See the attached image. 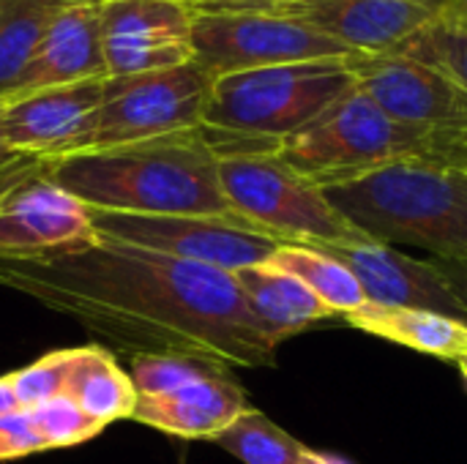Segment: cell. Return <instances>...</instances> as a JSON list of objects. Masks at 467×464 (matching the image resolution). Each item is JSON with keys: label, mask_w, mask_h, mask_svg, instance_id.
Segmentation results:
<instances>
[{"label": "cell", "mask_w": 467, "mask_h": 464, "mask_svg": "<svg viewBox=\"0 0 467 464\" xmlns=\"http://www.w3.org/2000/svg\"><path fill=\"white\" fill-rule=\"evenodd\" d=\"M0 287L38 301L101 342L137 356H189L263 369L276 345L233 273L107 238L0 260Z\"/></svg>", "instance_id": "1"}, {"label": "cell", "mask_w": 467, "mask_h": 464, "mask_svg": "<svg viewBox=\"0 0 467 464\" xmlns=\"http://www.w3.org/2000/svg\"><path fill=\"white\" fill-rule=\"evenodd\" d=\"M44 175L93 211L241 219L222 189L219 156L202 126L44 161Z\"/></svg>", "instance_id": "2"}, {"label": "cell", "mask_w": 467, "mask_h": 464, "mask_svg": "<svg viewBox=\"0 0 467 464\" xmlns=\"http://www.w3.org/2000/svg\"><path fill=\"white\" fill-rule=\"evenodd\" d=\"M276 156L328 189L402 164L467 170V134L400 123L356 85L306 129L282 139Z\"/></svg>", "instance_id": "3"}, {"label": "cell", "mask_w": 467, "mask_h": 464, "mask_svg": "<svg viewBox=\"0 0 467 464\" xmlns=\"http://www.w3.org/2000/svg\"><path fill=\"white\" fill-rule=\"evenodd\" d=\"M353 88L348 57L224 74L213 79L202 131L216 153L276 150Z\"/></svg>", "instance_id": "4"}, {"label": "cell", "mask_w": 467, "mask_h": 464, "mask_svg": "<svg viewBox=\"0 0 467 464\" xmlns=\"http://www.w3.org/2000/svg\"><path fill=\"white\" fill-rule=\"evenodd\" d=\"M323 194L378 243L421 246L438 260L467 263V170L402 164Z\"/></svg>", "instance_id": "5"}, {"label": "cell", "mask_w": 467, "mask_h": 464, "mask_svg": "<svg viewBox=\"0 0 467 464\" xmlns=\"http://www.w3.org/2000/svg\"><path fill=\"white\" fill-rule=\"evenodd\" d=\"M219 156V180L233 211L257 230L301 246L378 243L350 224L320 186L290 170L276 150H230Z\"/></svg>", "instance_id": "6"}, {"label": "cell", "mask_w": 467, "mask_h": 464, "mask_svg": "<svg viewBox=\"0 0 467 464\" xmlns=\"http://www.w3.org/2000/svg\"><path fill=\"white\" fill-rule=\"evenodd\" d=\"M213 77L194 60L172 68L107 77L93 148H112L202 126Z\"/></svg>", "instance_id": "7"}, {"label": "cell", "mask_w": 467, "mask_h": 464, "mask_svg": "<svg viewBox=\"0 0 467 464\" xmlns=\"http://www.w3.org/2000/svg\"><path fill=\"white\" fill-rule=\"evenodd\" d=\"M90 232L115 243L140 246L183 263L235 273L268 263L285 241L244 219L219 216H137L88 208Z\"/></svg>", "instance_id": "8"}, {"label": "cell", "mask_w": 467, "mask_h": 464, "mask_svg": "<svg viewBox=\"0 0 467 464\" xmlns=\"http://www.w3.org/2000/svg\"><path fill=\"white\" fill-rule=\"evenodd\" d=\"M192 55L213 79L224 74L353 57L337 38L282 14H194Z\"/></svg>", "instance_id": "9"}, {"label": "cell", "mask_w": 467, "mask_h": 464, "mask_svg": "<svg viewBox=\"0 0 467 464\" xmlns=\"http://www.w3.org/2000/svg\"><path fill=\"white\" fill-rule=\"evenodd\" d=\"M104 79L14 93L0 101L5 145L33 161H55L93 148Z\"/></svg>", "instance_id": "10"}, {"label": "cell", "mask_w": 467, "mask_h": 464, "mask_svg": "<svg viewBox=\"0 0 467 464\" xmlns=\"http://www.w3.org/2000/svg\"><path fill=\"white\" fill-rule=\"evenodd\" d=\"M348 63L356 85L400 123L467 134V90L443 68L402 52H356Z\"/></svg>", "instance_id": "11"}, {"label": "cell", "mask_w": 467, "mask_h": 464, "mask_svg": "<svg viewBox=\"0 0 467 464\" xmlns=\"http://www.w3.org/2000/svg\"><path fill=\"white\" fill-rule=\"evenodd\" d=\"M192 19L181 0H101L107 77L172 68L194 60Z\"/></svg>", "instance_id": "12"}, {"label": "cell", "mask_w": 467, "mask_h": 464, "mask_svg": "<svg viewBox=\"0 0 467 464\" xmlns=\"http://www.w3.org/2000/svg\"><path fill=\"white\" fill-rule=\"evenodd\" d=\"M90 238L88 208L30 164L0 180V260L33 257Z\"/></svg>", "instance_id": "13"}, {"label": "cell", "mask_w": 467, "mask_h": 464, "mask_svg": "<svg viewBox=\"0 0 467 464\" xmlns=\"http://www.w3.org/2000/svg\"><path fill=\"white\" fill-rule=\"evenodd\" d=\"M443 0H298L274 14L304 22L353 52H394L441 14Z\"/></svg>", "instance_id": "14"}, {"label": "cell", "mask_w": 467, "mask_h": 464, "mask_svg": "<svg viewBox=\"0 0 467 464\" xmlns=\"http://www.w3.org/2000/svg\"><path fill=\"white\" fill-rule=\"evenodd\" d=\"M339 260L361 284L367 304L424 309L467 323L460 298L446 284L435 260H413L386 243L361 246H315Z\"/></svg>", "instance_id": "15"}, {"label": "cell", "mask_w": 467, "mask_h": 464, "mask_svg": "<svg viewBox=\"0 0 467 464\" xmlns=\"http://www.w3.org/2000/svg\"><path fill=\"white\" fill-rule=\"evenodd\" d=\"M246 391L227 366H213L164 397H137L131 421L183 440H213L249 410Z\"/></svg>", "instance_id": "16"}, {"label": "cell", "mask_w": 467, "mask_h": 464, "mask_svg": "<svg viewBox=\"0 0 467 464\" xmlns=\"http://www.w3.org/2000/svg\"><path fill=\"white\" fill-rule=\"evenodd\" d=\"M85 79H107L101 49V0H77L52 19L14 93Z\"/></svg>", "instance_id": "17"}, {"label": "cell", "mask_w": 467, "mask_h": 464, "mask_svg": "<svg viewBox=\"0 0 467 464\" xmlns=\"http://www.w3.org/2000/svg\"><path fill=\"white\" fill-rule=\"evenodd\" d=\"M254 320L268 334V339L279 347L285 339L304 334L320 320L334 317V312L296 276L274 268L271 263H260L252 268H241L233 273Z\"/></svg>", "instance_id": "18"}, {"label": "cell", "mask_w": 467, "mask_h": 464, "mask_svg": "<svg viewBox=\"0 0 467 464\" xmlns=\"http://www.w3.org/2000/svg\"><path fill=\"white\" fill-rule=\"evenodd\" d=\"M342 320L356 331L380 336L386 342L410 347L416 353H424L441 361L457 364L462 356H467V323L438 314V312L364 304L361 309L345 314Z\"/></svg>", "instance_id": "19"}, {"label": "cell", "mask_w": 467, "mask_h": 464, "mask_svg": "<svg viewBox=\"0 0 467 464\" xmlns=\"http://www.w3.org/2000/svg\"><path fill=\"white\" fill-rule=\"evenodd\" d=\"M66 394L101 427L131 418L137 407V388L109 350L90 345L74 347L66 377Z\"/></svg>", "instance_id": "20"}, {"label": "cell", "mask_w": 467, "mask_h": 464, "mask_svg": "<svg viewBox=\"0 0 467 464\" xmlns=\"http://www.w3.org/2000/svg\"><path fill=\"white\" fill-rule=\"evenodd\" d=\"M77 0H0V101L11 96L52 19Z\"/></svg>", "instance_id": "21"}, {"label": "cell", "mask_w": 467, "mask_h": 464, "mask_svg": "<svg viewBox=\"0 0 467 464\" xmlns=\"http://www.w3.org/2000/svg\"><path fill=\"white\" fill-rule=\"evenodd\" d=\"M274 268L296 276L304 282L334 314L345 317L367 304V295L358 284V279L331 254L315 249V246H301V243H285L276 249V254L268 260Z\"/></svg>", "instance_id": "22"}, {"label": "cell", "mask_w": 467, "mask_h": 464, "mask_svg": "<svg viewBox=\"0 0 467 464\" xmlns=\"http://www.w3.org/2000/svg\"><path fill=\"white\" fill-rule=\"evenodd\" d=\"M211 443L222 446L244 464H301L306 451V446H301L293 435L254 407L238 416Z\"/></svg>", "instance_id": "23"}, {"label": "cell", "mask_w": 467, "mask_h": 464, "mask_svg": "<svg viewBox=\"0 0 467 464\" xmlns=\"http://www.w3.org/2000/svg\"><path fill=\"white\" fill-rule=\"evenodd\" d=\"M394 52L443 68L467 90V19L443 8V3L441 14Z\"/></svg>", "instance_id": "24"}, {"label": "cell", "mask_w": 467, "mask_h": 464, "mask_svg": "<svg viewBox=\"0 0 467 464\" xmlns=\"http://www.w3.org/2000/svg\"><path fill=\"white\" fill-rule=\"evenodd\" d=\"M38 435L44 438L47 449H68L93 440L104 432L99 421H93L68 394L52 397L30 410Z\"/></svg>", "instance_id": "25"}, {"label": "cell", "mask_w": 467, "mask_h": 464, "mask_svg": "<svg viewBox=\"0 0 467 464\" xmlns=\"http://www.w3.org/2000/svg\"><path fill=\"white\" fill-rule=\"evenodd\" d=\"M213 366L219 364L189 356H137L131 358V383L137 397H164Z\"/></svg>", "instance_id": "26"}, {"label": "cell", "mask_w": 467, "mask_h": 464, "mask_svg": "<svg viewBox=\"0 0 467 464\" xmlns=\"http://www.w3.org/2000/svg\"><path fill=\"white\" fill-rule=\"evenodd\" d=\"M71 358H74V350H55L16 372H8L16 405L22 410H33L41 402L66 394V377H68Z\"/></svg>", "instance_id": "27"}, {"label": "cell", "mask_w": 467, "mask_h": 464, "mask_svg": "<svg viewBox=\"0 0 467 464\" xmlns=\"http://www.w3.org/2000/svg\"><path fill=\"white\" fill-rule=\"evenodd\" d=\"M38 451H47V443L38 435L30 410L19 407L0 418V462L19 459V457L38 454Z\"/></svg>", "instance_id": "28"}, {"label": "cell", "mask_w": 467, "mask_h": 464, "mask_svg": "<svg viewBox=\"0 0 467 464\" xmlns=\"http://www.w3.org/2000/svg\"><path fill=\"white\" fill-rule=\"evenodd\" d=\"M194 14H274L298 0H181Z\"/></svg>", "instance_id": "29"}, {"label": "cell", "mask_w": 467, "mask_h": 464, "mask_svg": "<svg viewBox=\"0 0 467 464\" xmlns=\"http://www.w3.org/2000/svg\"><path fill=\"white\" fill-rule=\"evenodd\" d=\"M438 271L443 273L446 284L451 287V293L460 298L462 309L467 312V263H457V260H438L435 257Z\"/></svg>", "instance_id": "30"}, {"label": "cell", "mask_w": 467, "mask_h": 464, "mask_svg": "<svg viewBox=\"0 0 467 464\" xmlns=\"http://www.w3.org/2000/svg\"><path fill=\"white\" fill-rule=\"evenodd\" d=\"M30 164H36V161H33V159H25V156H19V153H14V150L5 145L3 134H0V180H5L8 175L25 170V167H30Z\"/></svg>", "instance_id": "31"}, {"label": "cell", "mask_w": 467, "mask_h": 464, "mask_svg": "<svg viewBox=\"0 0 467 464\" xmlns=\"http://www.w3.org/2000/svg\"><path fill=\"white\" fill-rule=\"evenodd\" d=\"M14 410H19V405H16L14 388H11V377L3 375L0 377V418L8 416V413H14Z\"/></svg>", "instance_id": "32"}, {"label": "cell", "mask_w": 467, "mask_h": 464, "mask_svg": "<svg viewBox=\"0 0 467 464\" xmlns=\"http://www.w3.org/2000/svg\"><path fill=\"white\" fill-rule=\"evenodd\" d=\"M301 464H350L345 462L342 457H334V454H320V451H312V449H306L304 451V459Z\"/></svg>", "instance_id": "33"}, {"label": "cell", "mask_w": 467, "mask_h": 464, "mask_svg": "<svg viewBox=\"0 0 467 464\" xmlns=\"http://www.w3.org/2000/svg\"><path fill=\"white\" fill-rule=\"evenodd\" d=\"M443 8L460 14L462 19H467V0H443Z\"/></svg>", "instance_id": "34"}, {"label": "cell", "mask_w": 467, "mask_h": 464, "mask_svg": "<svg viewBox=\"0 0 467 464\" xmlns=\"http://www.w3.org/2000/svg\"><path fill=\"white\" fill-rule=\"evenodd\" d=\"M457 366H460V372H462V377H465L467 383V356H462V358L457 361Z\"/></svg>", "instance_id": "35"}]
</instances>
